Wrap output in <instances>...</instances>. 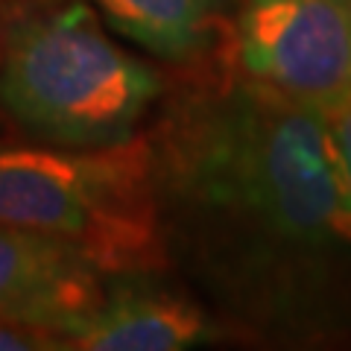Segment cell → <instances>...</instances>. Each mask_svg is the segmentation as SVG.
Masks as SVG:
<instances>
[{
  "label": "cell",
  "instance_id": "cell-1",
  "mask_svg": "<svg viewBox=\"0 0 351 351\" xmlns=\"http://www.w3.org/2000/svg\"><path fill=\"white\" fill-rule=\"evenodd\" d=\"M147 138L167 252L246 319L299 307L351 258V191L322 112L234 71L179 94Z\"/></svg>",
  "mask_w": 351,
  "mask_h": 351
},
{
  "label": "cell",
  "instance_id": "cell-2",
  "mask_svg": "<svg viewBox=\"0 0 351 351\" xmlns=\"http://www.w3.org/2000/svg\"><path fill=\"white\" fill-rule=\"evenodd\" d=\"M0 223L71 246L103 276L167 263L149 138L0 149Z\"/></svg>",
  "mask_w": 351,
  "mask_h": 351
},
{
  "label": "cell",
  "instance_id": "cell-3",
  "mask_svg": "<svg viewBox=\"0 0 351 351\" xmlns=\"http://www.w3.org/2000/svg\"><path fill=\"white\" fill-rule=\"evenodd\" d=\"M161 91V73L120 47L85 0L15 24L0 59L3 112L53 147L135 138Z\"/></svg>",
  "mask_w": 351,
  "mask_h": 351
},
{
  "label": "cell",
  "instance_id": "cell-4",
  "mask_svg": "<svg viewBox=\"0 0 351 351\" xmlns=\"http://www.w3.org/2000/svg\"><path fill=\"white\" fill-rule=\"evenodd\" d=\"M234 71L287 100L331 112L351 103V0H237Z\"/></svg>",
  "mask_w": 351,
  "mask_h": 351
},
{
  "label": "cell",
  "instance_id": "cell-5",
  "mask_svg": "<svg viewBox=\"0 0 351 351\" xmlns=\"http://www.w3.org/2000/svg\"><path fill=\"white\" fill-rule=\"evenodd\" d=\"M103 293V272L80 252L0 223V322H32L62 337Z\"/></svg>",
  "mask_w": 351,
  "mask_h": 351
},
{
  "label": "cell",
  "instance_id": "cell-6",
  "mask_svg": "<svg viewBox=\"0 0 351 351\" xmlns=\"http://www.w3.org/2000/svg\"><path fill=\"white\" fill-rule=\"evenodd\" d=\"M62 337L71 351H184L211 339V322L184 295L123 287L103 293Z\"/></svg>",
  "mask_w": 351,
  "mask_h": 351
},
{
  "label": "cell",
  "instance_id": "cell-7",
  "mask_svg": "<svg viewBox=\"0 0 351 351\" xmlns=\"http://www.w3.org/2000/svg\"><path fill=\"white\" fill-rule=\"evenodd\" d=\"M108 29L161 62L184 64L211 47L237 0H85Z\"/></svg>",
  "mask_w": 351,
  "mask_h": 351
},
{
  "label": "cell",
  "instance_id": "cell-8",
  "mask_svg": "<svg viewBox=\"0 0 351 351\" xmlns=\"http://www.w3.org/2000/svg\"><path fill=\"white\" fill-rule=\"evenodd\" d=\"M64 339L44 325L0 322V351H62Z\"/></svg>",
  "mask_w": 351,
  "mask_h": 351
},
{
  "label": "cell",
  "instance_id": "cell-9",
  "mask_svg": "<svg viewBox=\"0 0 351 351\" xmlns=\"http://www.w3.org/2000/svg\"><path fill=\"white\" fill-rule=\"evenodd\" d=\"M325 126H328V135H331L334 156L339 161V170H343V179L351 191V103L325 112Z\"/></svg>",
  "mask_w": 351,
  "mask_h": 351
}]
</instances>
